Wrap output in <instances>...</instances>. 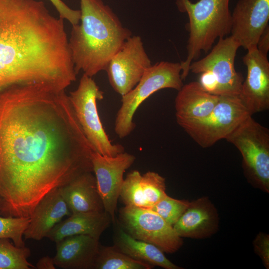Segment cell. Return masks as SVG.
Listing matches in <instances>:
<instances>
[{"label":"cell","instance_id":"obj_1","mask_svg":"<svg viewBox=\"0 0 269 269\" xmlns=\"http://www.w3.org/2000/svg\"><path fill=\"white\" fill-rule=\"evenodd\" d=\"M93 151L65 89L35 83L0 92V215L30 217L49 192L93 171Z\"/></svg>","mask_w":269,"mask_h":269},{"label":"cell","instance_id":"obj_2","mask_svg":"<svg viewBox=\"0 0 269 269\" xmlns=\"http://www.w3.org/2000/svg\"><path fill=\"white\" fill-rule=\"evenodd\" d=\"M71 64L63 19L41 0H0V92L18 84L61 85Z\"/></svg>","mask_w":269,"mask_h":269},{"label":"cell","instance_id":"obj_3","mask_svg":"<svg viewBox=\"0 0 269 269\" xmlns=\"http://www.w3.org/2000/svg\"><path fill=\"white\" fill-rule=\"evenodd\" d=\"M81 18L68 38L74 70L92 77L105 70L114 55L132 36L102 0H80Z\"/></svg>","mask_w":269,"mask_h":269},{"label":"cell","instance_id":"obj_4","mask_svg":"<svg viewBox=\"0 0 269 269\" xmlns=\"http://www.w3.org/2000/svg\"><path fill=\"white\" fill-rule=\"evenodd\" d=\"M229 3V0H199L195 3L190 0H176L179 10L186 12L189 20L187 55L180 63L182 80L188 76L191 63L202 51L208 52L217 38L230 33L231 13Z\"/></svg>","mask_w":269,"mask_h":269},{"label":"cell","instance_id":"obj_5","mask_svg":"<svg viewBox=\"0 0 269 269\" xmlns=\"http://www.w3.org/2000/svg\"><path fill=\"white\" fill-rule=\"evenodd\" d=\"M180 63L161 61L150 66L138 83L122 96V104L115 121L114 130L121 138L134 129L133 118L140 105L156 92L165 88L179 91L182 87Z\"/></svg>","mask_w":269,"mask_h":269},{"label":"cell","instance_id":"obj_6","mask_svg":"<svg viewBox=\"0 0 269 269\" xmlns=\"http://www.w3.org/2000/svg\"><path fill=\"white\" fill-rule=\"evenodd\" d=\"M225 139L242 156V166L249 181L255 187L269 191V130L250 116Z\"/></svg>","mask_w":269,"mask_h":269},{"label":"cell","instance_id":"obj_7","mask_svg":"<svg viewBox=\"0 0 269 269\" xmlns=\"http://www.w3.org/2000/svg\"><path fill=\"white\" fill-rule=\"evenodd\" d=\"M68 96L78 122L93 150L108 156L124 152L122 145L112 143L101 121L97 102L103 99L104 93L92 77L83 74L77 88Z\"/></svg>","mask_w":269,"mask_h":269},{"label":"cell","instance_id":"obj_8","mask_svg":"<svg viewBox=\"0 0 269 269\" xmlns=\"http://www.w3.org/2000/svg\"><path fill=\"white\" fill-rule=\"evenodd\" d=\"M250 116L239 96H222L208 116L178 125L199 145L207 148L225 139Z\"/></svg>","mask_w":269,"mask_h":269},{"label":"cell","instance_id":"obj_9","mask_svg":"<svg viewBox=\"0 0 269 269\" xmlns=\"http://www.w3.org/2000/svg\"><path fill=\"white\" fill-rule=\"evenodd\" d=\"M117 221L132 237L153 244L163 252L175 253L183 245L173 226L150 209L125 205Z\"/></svg>","mask_w":269,"mask_h":269},{"label":"cell","instance_id":"obj_10","mask_svg":"<svg viewBox=\"0 0 269 269\" xmlns=\"http://www.w3.org/2000/svg\"><path fill=\"white\" fill-rule=\"evenodd\" d=\"M240 47L231 35L220 38L208 54L191 63L189 72L200 74L209 71L217 80L218 96H240L243 78L235 67V57Z\"/></svg>","mask_w":269,"mask_h":269},{"label":"cell","instance_id":"obj_11","mask_svg":"<svg viewBox=\"0 0 269 269\" xmlns=\"http://www.w3.org/2000/svg\"><path fill=\"white\" fill-rule=\"evenodd\" d=\"M151 66L141 37L131 36L110 60L105 71L113 89L122 96L132 90Z\"/></svg>","mask_w":269,"mask_h":269},{"label":"cell","instance_id":"obj_12","mask_svg":"<svg viewBox=\"0 0 269 269\" xmlns=\"http://www.w3.org/2000/svg\"><path fill=\"white\" fill-rule=\"evenodd\" d=\"M91 159L105 211L110 215L112 223L115 224L118 200L124 180V174L133 164L135 157L125 152L115 156H108L93 151Z\"/></svg>","mask_w":269,"mask_h":269},{"label":"cell","instance_id":"obj_13","mask_svg":"<svg viewBox=\"0 0 269 269\" xmlns=\"http://www.w3.org/2000/svg\"><path fill=\"white\" fill-rule=\"evenodd\" d=\"M243 61L247 73L239 97L252 116L269 108V62L257 47L247 50Z\"/></svg>","mask_w":269,"mask_h":269},{"label":"cell","instance_id":"obj_14","mask_svg":"<svg viewBox=\"0 0 269 269\" xmlns=\"http://www.w3.org/2000/svg\"><path fill=\"white\" fill-rule=\"evenodd\" d=\"M269 0H239L231 14V36L247 50L269 25Z\"/></svg>","mask_w":269,"mask_h":269},{"label":"cell","instance_id":"obj_15","mask_svg":"<svg viewBox=\"0 0 269 269\" xmlns=\"http://www.w3.org/2000/svg\"><path fill=\"white\" fill-rule=\"evenodd\" d=\"M165 191V179L157 173L133 170L124 179L120 196L126 206L149 208L167 195Z\"/></svg>","mask_w":269,"mask_h":269},{"label":"cell","instance_id":"obj_16","mask_svg":"<svg viewBox=\"0 0 269 269\" xmlns=\"http://www.w3.org/2000/svg\"><path fill=\"white\" fill-rule=\"evenodd\" d=\"M219 223L216 207L205 196L190 202L173 227L181 238L203 239L215 234L218 230Z\"/></svg>","mask_w":269,"mask_h":269},{"label":"cell","instance_id":"obj_17","mask_svg":"<svg viewBox=\"0 0 269 269\" xmlns=\"http://www.w3.org/2000/svg\"><path fill=\"white\" fill-rule=\"evenodd\" d=\"M72 214L65 202L60 188L47 194L37 204L24 233L25 240L40 241L65 216Z\"/></svg>","mask_w":269,"mask_h":269},{"label":"cell","instance_id":"obj_18","mask_svg":"<svg viewBox=\"0 0 269 269\" xmlns=\"http://www.w3.org/2000/svg\"><path fill=\"white\" fill-rule=\"evenodd\" d=\"M53 258L56 267L64 269H94L100 247L99 239L89 235L66 237L56 243Z\"/></svg>","mask_w":269,"mask_h":269},{"label":"cell","instance_id":"obj_19","mask_svg":"<svg viewBox=\"0 0 269 269\" xmlns=\"http://www.w3.org/2000/svg\"><path fill=\"white\" fill-rule=\"evenodd\" d=\"M219 99L220 96L204 91L198 82H191L183 85L175 99L177 124L206 117L212 112Z\"/></svg>","mask_w":269,"mask_h":269},{"label":"cell","instance_id":"obj_20","mask_svg":"<svg viewBox=\"0 0 269 269\" xmlns=\"http://www.w3.org/2000/svg\"><path fill=\"white\" fill-rule=\"evenodd\" d=\"M111 223V217L105 211L72 213L67 219L55 225L46 237L55 243L66 237L78 235L99 239Z\"/></svg>","mask_w":269,"mask_h":269},{"label":"cell","instance_id":"obj_21","mask_svg":"<svg viewBox=\"0 0 269 269\" xmlns=\"http://www.w3.org/2000/svg\"><path fill=\"white\" fill-rule=\"evenodd\" d=\"M60 188L72 213L105 211L92 172L83 173Z\"/></svg>","mask_w":269,"mask_h":269},{"label":"cell","instance_id":"obj_22","mask_svg":"<svg viewBox=\"0 0 269 269\" xmlns=\"http://www.w3.org/2000/svg\"><path fill=\"white\" fill-rule=\"evenodd\" d=\"M114 235V246L133 259L143 262L153 267L165 269H181L164 256L163 252L155 245L137 240L128 234L117 221Z\"/></svg>","mask_w":269,"mask_h":269},{"label":"cell","instance_id":"obj_23","mask_svg":"<svg viewBox=\"0 0 269 269\" xmlns=\"http://www.w3.org/2000/svg\"><path fill=\"white\" fill-rule=\"evenodd\" d=\"M153 266L133 259L113 246L100 245L94 269H151Z\"/></svg>","mask_w":269,"mask_h":269},{"label":"cell","instance_id":"obj_24","mask_svg":"<svg viewBox=\"0 0 269 269\" xmlns=\"http://www.w3.org/2000/svg\"><path fill=\"white\" fill-rule=\"evenodd\" d=\"M30 250L17 247L8 239H0V269H31L35 267L28 261Z\"/></svg>","mask_w":269,"mask_h":269},{"label":"cell","instance_id":"obj_25","mask_svg":"<svg viewBox=\"0 0 269 269\" xmlns=\"http://www.w3.org/2000/svg\"><path fill=\"white\" fill-rule=\"evenodd\" d=\"M30 221V217H3L0 215V239L12 241L17 247L25 246L24 233Z\"/></svg>","mask_w":269,"mask_h":269},{"label":"cell","instance_id":"obj_26","mask_svg":"<svg viewBox=\"0 0 269 269\" xmlns=\"http://www.w3.org/2000/svg\"><path fill=\"white\" fill-rule=\"evenodd\" d=\"M189 204L190 202L188 200L176 199L167 195L154 205L147 208L156 212L173 226Z\"/></svg>","mask_w":269,"mask_h":269},{"label":"cell","instance_id":"obj_27","mask_svg":"<svg viewBox=\"0 0 269 269\" xmlns=\"http://www.w3.org/2000/svg\"><path fill=\"white\" fill-rule=\"evenodd\" d=\"M56 9L59 17L66 19L72 25L78 24L80 20L81 11L69 7L62 0H49Z\"/></svg>","mask_w":269,"mask_h":269},{"label":"cell","instance_id":"obj_28","mask_svg":"<svg viewBox=\"0 0 269 269\" xmlns=\"http://www.w3.org/2000/svg\"><path fill=\"white\" fill-rule=\"evenodd\" d=\"M255 252L260 256L267 268H269V236L260 232L253 242Z\"/></svg>","mask_w":269,"mask_h":269},{"label":"cell","instance_id":"obj_29","mask_svg":"<svg viewBox=\"0 0 269 269\" xmlns=\"http://www.w3.org/2000/svg\"><path fill=\"white\" fill-rule=\"evenodd\" d=\"M198 82L206 92L217 95L218 83L215 76L209 71L201 72Z\"/></svg>","mask_w":269,"mask_h":269},{"label":"cell","instance_id":"obj_30","mask_svg":"<svg viewBox=\"0 0 269 269\" xmlns=\"http://www.w3.org/2000/svg\"><path fill=\"white\" fill-rule=\"evenodd\" d=\"M259 52L264 56H267L269 51V26L266 27L260 36L257 44Z\"/></svg>","mask_w":269,"mask_h":269},{"label":"cell","instance_id":"obj_31","mask_svg":"<svg viewBox=\"0 0 269 269\" xmlns=\"http://www.w3.org/2000/svg\"><path fill=\"white\" fill-rule=\"evenodd\" d=\"M35 269H55L53 258L45 256L41 258L36 263Z\"/></svg>","mask_w":269,"mask_h":269}]
</instances>
